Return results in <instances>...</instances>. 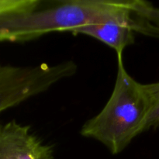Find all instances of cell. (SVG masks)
Listing matches in <instances>:
<instances>
[{"mask_svg":"<svg viewBox=\"0 0 159 159\" xmlns=\"http://www.w3.org/2000/svg\"><path fill=\"white\" fill-rule=\"evenodd\" d=\"M54 149L16 120L0 124V159H54Z\"/></svg>","mask_w":159,"mask_h":159,"instance_id":"4","label":"cell"},{"mask_svg":"<svg viewBox=\"0 0 159 159\" xmlns=\"http://www.w3.org/2000/svg\"><path fill=\"white\" fill-rule=\"evenodd\" d=\"M72 34H82L99 40L111 48L116 56H123L124 51L134 43L135 31L129 25L117 22L99 23L75 30Z\"/></svg>","mask_w":159,"mask_h":159,"instance_id":"5","label":"cell"},{"mask_svg":"<svg viewBox=\"0 0 159 159\" xmlns=\"http://www.w3.org/2000/svg\"><path fill=\"white\" fill-rule=\"evenodd\" d=\"M151 109L148 85L137 82L117 56V73L113 93L102 110L85 123L80 134L103 144L112 155L121 153L146 131Z\"/></svg>","mask_w":159,"mask_h":159,"instance_id":"2","label":"cell"},{"mask_svg":"<svg viewBox=\"0 0 159 159\" xmlns=\"http://www.w3.org/2000/svg\"><path fill=\"white\" fill-rule=\"evenodd\" d=\"M32 11L0 14V43L25 42L51 33L69 32L83 26L117 22L131 26L135 33L156 38L155 24L159 10L140 0H68Z\"/></svg>","mask_w":159,"mask_h":159,"instance_id":"1","label":"cell"},{"mask_svg":"<svg viewBox=\"0 0 159 159\" xmlns=\"http://www.w3.org/2000/svg\"><path fill=\"white\" fill-rule=\"evenodd\" d=\"M77 68L71 61L35 66L0 64V115L73 76Z\"/></svg>","mask_w":159,"mask_h":159,"instance_id":"3","label":"cell"},{"mask_svg":"<svg viewBox=\"0 0 159 159\" xmlns=\"http://www.w3.org/2000/svg\"><path fill=\"white\" fill-rule=\"evenodd\" d=\"M147 85L151 99V109L146 126V130H148L159 127V82Z\"/></svg>","mask_w":159,"mask_h":159,"instance_id":"6","label":"cell"},{"mask_svg":"<svg viewBox=\"0 0 159 159\" xmlns=\"http://www.w3.org/2000/svg\"><path fill=\"white\" fill-rule=\"evenodd\" d=\"M40 0H0V14L9 12H24L37 9Z\"/></svg>","mask_w":159,"mask_h":159,"instance_id":"7","label":"cell"}]
</instances>
